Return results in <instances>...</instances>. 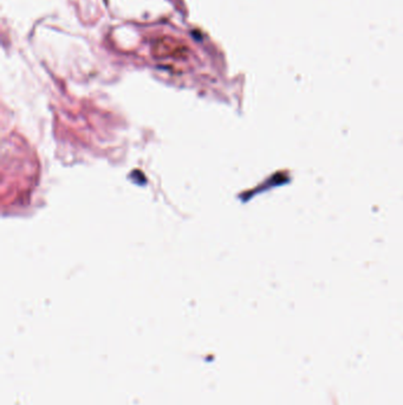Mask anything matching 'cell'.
<instances>
[{"label": "cell", "mask_w": 403, "mask_h": 405, "mask_svg": "<svg viewBox=\"0 0 403 405\" xmlns=\"http://www.w3.org/2000/svg\"><path fill=\"white\" fill-rule=\"evenodd\" d=\"M155 50L156 51H159L161 56L168 55V57L170 56L180 57L182 55V51H186V49L180 48L179 43L174 42L173 39H170V41L162 39V41L159 42L158 45H155Z\"/></svg>", "instance_id": "obj_1"}]
</instances>
